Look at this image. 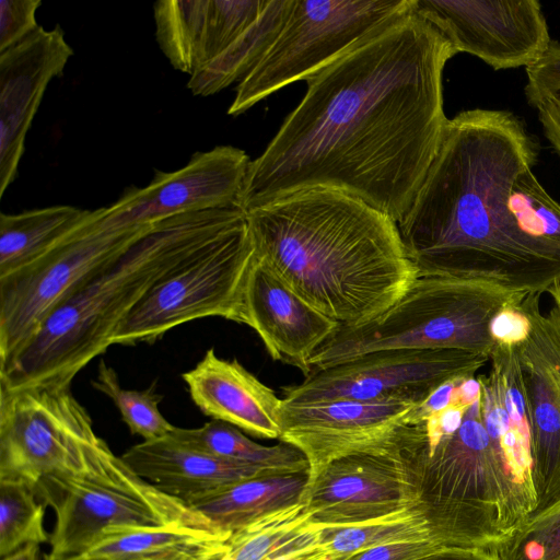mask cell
<instances>
[{
	"label": "cell",
	"instance_id": "ab89813d",
	"mask_svg": "<svg viewBox=\"0 0 560 560\" xmlns=\"http://www.w3.org/2000/svg\"><path fill=\"white\" fill-rule=\"evenodd\" d=\"M1 560H40L39 545H25L14 552L1 558Z\"/></svg>",
	"mask_w": 560,
	"mask_h": 560
},
{
	"label": "cell",
	"instance_id": "4dcf8cb0",
	"mask_svg": "<svg viewBox=\"0 0 560 560\" xmlns=\"http://www.w3.org/2000/svg\"><path fill=\"white\" fill-rule=\"evenodd\" d=\"M45 504L25 485L0 482V557L28 544L49 541Z\"/></svg>",
	"mask_w": 560,
	"mask_h": 560
},
{
	"label": "cell",
	"instance_id": "d6986e66",
	"mask_svg": "<svg viewBox=\"0 0 560 560\" xmlns=\"http://www.w3.org/2000/svg\"><path fill=\"white\" fill-rule=\"evenodd\" d=\"M262 340L273 360L310 375L308 359L339 327L290 288L255 253L242 291V320Z\"/></svg>",
	"mask_w": 560,
	"mask_h": 560
},
{
	"label": "cell",
	"instance_id": "e575fe53",
	"mask_svg": "<svg viewBox=\"0 0 560 560\" xmlns=\"http://www.w3.org/2000/svg\"><path fill=\"white\" fill-rule=\"evenodd\" d=\"M40 4V0L0 1V52L20 44L39 27L36 11Z\"/></svg>",
	"mask_w": 560,
	"mask_h": 560
},
{
	"label": "cell",
	"instance_id": "83f0119b",
	"mask_svg": "<svg viewBox=\"0 0 560 560\" xmlns=\"http://www.w3.org/2000/svg\"><path fill=\"white\" fill-rule=\"evenodd\" d=\"M209 0L154 3L156 42L174 69L192 75L206 65Z\"/></svg>",
	"mask_w": 560,
	"mask_h": 560
},
{
	"label": "cell",
	"instance_id": "f1b7e54d",
	"mask_svg": "<svg viewBox=\"0 0 560 560\" xmlns=\"http://www.w3.org/2000/svg\"><path fill=\"white\" fill-rule=\"evenodd\" d=\"M428 539L432 538L427 521L412 510L357 526L322 529L320 547L328 560H345L382 545Z\"/></svg>",
	"mask_w": 560,
	"mask_h": 560
},
{
	"label": "cell",
	"instance_id": "5b68a950",
	"mask_svg": "<svg viewBox=\"0 0 560 560\" xmlns=\"http://www.w3.org/2000/svg\"><path fill=\"white\" fill-rule=\"evenodd\" d=\"M245 220L238 207H228L153 222L50 313L30 342L0 368V387L71 384L106 351L120 322L159 280Z\"/></svg>",
	"mask_w": 560,
	"mask_h": 560
},
{
	"label": "cell",
	"instance_id": "603a6c76",
	"mask_svg": "<svg viewBox=\"0 0 560 560\" xmlns=\"http://www.w3.org/2000/svg\"><path fill=\"white\" fill-rule=\"evenodd\" d=\"M308 471L261 475L236 482L189 506L214 527L234 533L276 510L301 503Z\"/></svg>",
	"mask_w": 560,
	"mask_h": 560
},
{
	"label": "cell",
	"instance_id": "f35d334b",
	"mask_svg": "<svg viewBox=\"0 0 560 560\" xmlns=\"http://www.w3.org/2000/svg\"><path fill=\"white\" fill-rule=\"evenodd\" d=\"M415 560H502L494 550L442 547Z\"/></svg>",
	"mask_w": 560,
	"mask_h": 560
},
{
	"label": "cell",
	"instance_id": "2e32d148",
	"mask_svg": "<svg viewBox=\"0 0 560 560\" xmlns=\"http://www.w3.org/2000/svg\"><path fill=\"white\" fill-rule=\"evenodd\" d=\"M418 406L406 401L339 399L288 404L282 400L279 440L304 454L310 482L338 458L392 443L412 423Z\"/></svg>",
	"mask_w": 560,
	"mask_h": 560
},
{
	"label": "cell",
	"instance_id": "cb8c5ba5",
	"mask_svg": "<svg viewBox=\"0 0 560 560\" xmlns=\"http://www.w3.org/2000/svg\"><path fill=\"white\" fill-rule=\"evenodd\" d=\"M232 534L185 523L106 532L85 552L110 560H187L222 547Z\"/></svg>",
	"mask_w": 560,
	"mask_h": 560
},
{
	"label": "cell",
	"instance_id": "ac0fdd59",
	"mask_svg": "<svg viewBox=\"0 0 560 560\" xmlns=\"http://www.w3.org/2000/svg\"><path fill=\"white\" fill-rule=\"evenodd\" d=\"M73 55L63 30L39 26L0 52V197L14 182L27 131L49 82L62 74Z\"/></svg>",
	"mask_w": 560,
	"mask_h": 560
},
{
	"label": "cell",
	"instance_id": "3957f363",
	"mask_svg": "<svg viewBox=\"0 0 560 560\" xmlns=\"http://www.w3.org/2000/svg\"><path fill=\"white\" fill-rule=\"evenodd\" d=\"M412 462L418 510L444 547L499 551L537 510L530 435L477 376L422 418Z\"/></svg>",
	"mask_w": 560,
	"mask_h": 560
},
{
	"label": "cell",
	"instance_id": "d590c367",
	"mask_svg": "<svg viewBox=\"0 0 560 560\" xmlns=\"http://www.w3.org/2000/svg\"><path fill=\"white\" fill-rule=\"evenodd\" d=\"M521 295L505 305L492 319L491 336L495 343L518 346L529 332V320L521 307Z\"/></svg>",
	"mask_w": 560,
	"mask_h": 560
},
{
	"label": "cell",
	"instance_id": "f546056e",
	"mask_svg": "<svg viewBox=\"0 0 560 560\" xmlns=\"http://www.w3.org/2000/svg\"><path fill=\"white\" fill-rule=\"evenodd\" d=\"M92 385L112 399L131 434L149 441L166 436L174 430L175 425L159 409L163 396L155 393L153 387L144 390L121 387L116 371L103 360L100 361Z\"/></svg>",
	"mask_w": 560,
	"mask_h": 560
},
{
	"label": "cell",
	"instance_id": "30bf717a",
	"mask_svg": "<svg viewBox=\"0 0 560 560\" xmlns=\"http://www.w3.org/2000/svg\"><path fill=\"white\" fill-rule=\"evenodd\" d=\"M254 255L247 218L159 280L120 322L110 346L152 343L178 325L219 316L242 320V291Z\"/></svg>",
	"mask_w": 560,
	"mask_h": 560
},
{
	"label": "cell",
	"instance_id": "8d00e7d4",
	"mask_svg": "<svg viewBox=\"0 0 560 560\" xmlns=\"http://www.w3.org/2000/svg\"><path fill=\"white\" fill-rule=\"evenodd\" d=\"M442 547L433 539L396 542L366 549L345 560H415Z\"/></svg>",
	"mask_w": 560,
	"mask_h": 560
},
{
	"label": "cell",
	"instance_id": "ffe728a7",
	"mask_svg": "<svg viewBox=\"0 0 560 560\" xmlns=\"http://www.w3.org/2000/svg\"><path fill=\"white\" fill-rule=\"evenodd\" d=\"M182 377L191 400L205 416L256 438H280L282 399L237 360L222 359L210 348Z\"/></svg>",
	"mask_w": 560,
	"mask_h": 560
},
{
	"label": "cell",
	"instance_id": "4316f807",
	"mask_svg": "<svg viewBox=\"0 0 560 560\" xmlns=\"http://www.w3.org/2000/svg\"><path fill=\"white\" fill-rule=\"evenodd\" d=\"M291 0H269L257 22L219 57L196 71L187 88L196 96L213 95L243 80L276 38Z\"/></svg>",
	"mask_w": 560,
	"mask_h": 560
},
{
	"label": "cell",
	"instance_id": "5bb4252c",
	"mask_svg": "<svg viewBox=\"0 0 560 560\" xmlns=\"http://www.w3.org/2000/svg\"><path fill=\"white\" fill-rule=\"evenodd\" d=\"M413 12L494 70L529 67L552 40L537 0H413Z\"/></svg>",
	"mask_w": 560,
	"mask_h": 560
},
{
	"label": "cell",
	"instance_id": "7402d4cb",
	"mask_svg": "<svg viewBox=\"0 0 560 560\" xmlns=\"http://www.w3.org/2000/svg\"><path fill=\"white\" fill-rule=\"evenodd\" d=\"M320 539L322 529L307 522L301 502L232 533L221 560H328Z\"/></svg>",
	"mask_w": 560,
	"mask_h": 560
},
{
	"label": "cell",
	"instance_id": "ba28073f",
	"mask_svg": "<svg viewBox=\"0 0 560 560\" xmlns=\"http://www.w3.org/2000/svg\"><path fill=\"white\" fill-rule=\"evenodd\" d=\"M413 10V0H291L276 38L240 81L228 114L238 116L311 77Z\"/></svg>",
	"mask_w": 560,
	"mask_h": 560
},
{
	"label": "cell",
	"instance_id": "6da1fadb",
	"mask_svg": "<svg viewBox=\"0 0 560 560\" xmlns=\"http://www.w3.org/2000/svg\"><path fill=\"white\" fill-rule=\"evenodd\" d=\"M456 49L413 10L311 77L250 161L237 207L329 188L399 223L442 144L443 71Z\"/></svg>",
	"mask_w": 560,
	"mask_h": 560
},
{
	"label": "cell",
	"instance_id": "9a60e30c",
	"mask_svg": "<svg viewBox=\"0 0 560 560\" xmlns=\"http://www.w3.org/2000/svg\"><path fill=\"white\" fill-rule=\"evenodd\" d=\"M250 161L232 145L196 152L182 168L155 171L145 187H128L103 207L100 225L124 229L180 213L237 207Z\"/></svg>",
	"mask_w": 560,
	"mask_h": 560
},
{
	"label": "cell",
	"instance_id": "60d3db41",
	"mask_svg": "<svg viewBox=\"0 0 560 560\" xmlns=\"http://www.w3.org/2000/svg\"><path fill=\"white\" fill-rule=\"evenodd\" d=\"M208 552V551H207ZM202 555V553H201ZM200 556V555H199ZM198 556L196 557H192V558H189L187 560H192L195 558H197ZM45 560H110V559H107V558H102V557H96V556H90V555H86V553H82V555H73V556H58V555H54V553H48L45 558Z\"/></svg>",
	"mask_w": 560,
	"mask_h": 560
},
{
	"label": "cell",
	"instance_id": "7a4b0ae2",
	"mask_svg": "<svg viewBox=\"0 0 560 560\" xmlns=\"http://www.w3.org/2000/svg\"><path fill=\"white\" fill-rule=\"evenodd\" d=\"M536 138L513 113L469 109L448 119L439 153L404 219L406 253L421 276L474 280L512 294L560 281V248L523 230L510 207L533 170Z\"/></svg>",
	"mask_w": 560,
	"mask_h": 560
},
{
	"label": "cell",
	"instance_id": "d4e9b609",
	"mask_svg": "<svg viewBox=\"0 0 560 560\" xmlns=\"http://www.w3.org/2000/svg\"><path fill=\"white\" fill-rule=\"evenodd\" d=\"M93 210L58 205L0 214V278L33 264L85 223Z\"/></svg>",
	"mask_w": 560,
	"mask_h": 560
},
{
	"label": "cell",
	"instance_id": "7c38bea8",
	"mask_svg": "<svg viewBox=\"0 0 560 560\" xmlns=\"http://www.w3.org/2000/svg\"><path fill=\"white\" fill-rule=\"evenodd\" d=\"M412 432L409 423L388 445L324 467L302 497L307 522L319 529L350 527L418 510Z\"/></svg>",
	"mask_w": 560,
	"mask_h": 560
},
{
	"label": "cell",
	"instance_id": "484cf974",
	"mask_svg": "<svg viewBox=\"0 0 560 560\" xmlns=\"http://www.w3.org/2000/svg\"><path fill=\"white\" fill-rule=\"evenodd\" d=\"M170 435L195 450L257 466L276 475L305 472L310 469L304 454L293 445L282 441L272 446L259 444L238 428L219 420H211L196 429L175 427Z\"/></svg>",
	"mask_w": 560,
	"mask_h": 560
},
{
	"label": "cell",
	"instance_id": "44dd1931",
	"mask_svg": "<svg viewBox=\"0 0 560 560\" xmlns=\"http://www.w3.org/2000/svg\"><path fill=\"white\" fill-rule=\"evenodd\" d=\"M120 457L141 478L188 505L242 480L271 474L195 450L170 434L136 444Z\"/></svg>",
	"mask_w": 560,
	"mask_h": 560
},
{
	"label": "cell",
	"instance_id": "8fae6325",
	"mask_svg": "<svg viewBox=\"0 0 560 560\" xmlns=\"http://www.w3.org/2000/svg\"><path fill=\"white\" fill-rule=\"evenodd\" d=\"M103 208L33 264L0 278V368L35 336L50 313L85 279L136 243L152 223L100 225Z\"/></svg>",
	"mask_w": 560,
	"mask_h": 560
},
{
	"label": "cell",
	"instance_id": "277c9868",
	"mask_svg": "<svg viewBox=\"0 0 560 560\" xmlns=\"http://www.w3.org/2000/svg\"><path fill=\"white\" fill-rule=\"evenodd\" d=\"M246 218L254 253L341 326L373 320L418 277L397 224L342 191H298L246 212Z\"/></svg>",
	"mask_w": 560,
	"mask_h": 560
},
{
	"label": "cell",
	"instance_id": "836d02e7",
	"mask_svg": "<svg viewBox=\"0 0 560 560\" xmlns=\"http://www.w3.org/2000/svg\"><path fill=\"white\" fill-rule=\"evenodd\" d=\"M525 69V97L529 106L537 108L544 101L560 94V43L551 40L544 55Z\"/></svg>",
	"mask_w": 560,
	"mask_h": 560
},
{
	"label": "cell",
	"instance_id": "8992f818",
	"mask_svg": "<svg viewBox=\"0 0 560 560\" xmlns=\"http://www.w3.org/2000/svg\"><path fill=\"white\" fill-rule=\"evenodd\" d=\"M495 285L418 275L383 314L360 326H341L308 359L311 373L383 350H462L490 355L494 316L516 298ZM310 373V374H311Z\"/></svg>",
	"mask_w": 560,
	"mask_h": 560
},
{
	"label": "cell",
	"instance_id": "7bdbcfd3",
	"mask_svg": "<svg viewBox=\"0 0 560 560\" xmlns=\"http://www.w3.org/2000/svg\"><path fill=\"white\" fill-rule=\"evenodd\" d=\"M557 307L560 308V281H558L548 292Z\"/></svg>",
	"mask_w": 560,
	"mask_h": 560
},
{
	"label": "cell",
	"instance_id": "1f68e13d",
	"mask_svg": "<svg viewBox=\"0 0 560 560\" xmlns=\"http://www.w3.org/2000/svg\"><path fill=\"white\" fill-rule=\"evenodd\" d=\"M510 207L525 232L560 248V203L546 191L533 170L517 177Z\"/></svg>",
	"mask_w": 560,
	"mask_h": 560
},
{
	"label": "cell",
	"instance_id": "e0dca14e",
	"mask_svg": "<svg viewBox=\"0 0 560 560\" xmlns=\"http://www.w3.org/2000/svg\"><path fill=\"white\" fill-rule=\"evenodd\" d=\"M540 296L541 293H528L520 302L530 327L517 346L537 510L560 498V308L553 305L541 312Z\"/></svg>",
	"mask_w": 560,
	"mask_h": 560
},
{
	"label": "cell",
	"instance_id": "74e56055",
	"mask_svg": "<svg viewBox=\"0 0 560 560\" xmlns=\"http://www.w3.org/2000/svg\"><path fill=\"white\" fill-rule=\"evenodd\" d=\"M536 109L545 137L560 156V94L544 101Z\"/></svg>",
	"mask_w": 560,
	"mask_h": 560
},
{
	"label": "cell",
	"instance_id": "52a82bcc",
	"mask_svg": "<svg viewBox=\"0 0 560 560\" xmlns=\"http://www.w3.org/2000/svg\"><path fill=\"white\" fill-rule=\"evenodd\" d=\"M105 444L71 384L0 387V482L25 485L44 503L56 486L85 471Z\"/></svg>",
	"mask_w": 560,
	"mask_h": 560
},
{
	"label": "cell",
	"instance_id": "d6a6232c",
	"mask_svg": "<svg viewBox=\"0 0 560 560\" xmlns=\"http://www.w3.org/2000/svg\"><path fill=\"white\" fill-rule=\"evenodd\" d=\"M498 553L502 560H560V498L535 511Z\"/></svg>",
	"mask_w": 560,
	"mask_h": 560
},
{
	"label": "cell",
	"instance_id": "b9f144b4",
	"mask_svg": "<svg viewBox=\"0 0 560 560\" xmlns=\"http://www.w3.org/2000/svg\"><path fill=\"white\" fill-rule=\"evenodd\" d=\"M228 547V541L224 546L205 552L192 560H221Z\"/></svg>",
	"mask_w": 560,
	"mask_h": 560
},
{
	"label": "cell",
	"instance_id": "4fadbf2b",
	"mask_svg": "<svg viewBox=\"0 0 560 560\" xmlns=\"http://www.w3.org/2000/svg\"><path fill=\"white\" fill-rule=\"evenodd\" d=\"M489 358L462 350H383L311 373L285 386L282 400L406 401L421 405L444 384L475 377Z\"/></svg>",
	"mask_w": 560,
	"mask_h": 560
},
{
	"label": "cell",
	"instance_id": "9c48e42d",
	"mask_svg": "<svg viewBox=\"0 0 560 560\" xmlns=\"http://www.w3.org/2000/svg\"><path fill=\"white\" fill-rule=\"evenodd\" d=\"M56 512L50 553L88 552L108 530L185 523L218 529L187 503L137 475L107 443L91 466L45 498ZM220 530V529H219Z\"/></svg>",
	"mask_w": 560,
	"mask_h": 560
}]
</instances>
